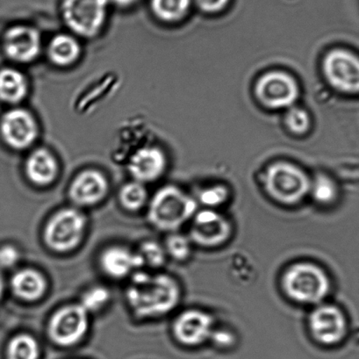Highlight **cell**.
Masks as SVG:
<instances>
[{
	"label": "cell",
	"instance_id": "cell-1",
	"mask_svg": "<svg viewBox=\"0 0 359 359\" xmlns=\"http://www.w3.org/2000/svg\"><path fill=\"white\" fill-rule=\"evenodd\" d=\"M127 301L135 315L154 318L167 315L179 305V283L166 274L135 271L127 289Z\"/></svg>",
	"mask_w": 359,
	"mask_h": 359
},
{
	"label": "cell",
	"instance_id": "cell-2",
	"mask_svg": "<svg viewBox=\"0 0 359 359\" xmlns=\"http://www.w3.org/2000/svg\"><path fill=\"white\" fill-rule=\"evenodd\" d=\"M282 288L292 302L303 305H319L330 294L331 284L326 271L316 264L299 262L285 271Z\"/></svg>",
	"mask_w": 359,
	"mask_h": 359
},
{
	"label": "cell",
	"instance_id": "cell-3",
	"mask_svg": "<svg viewBox=\"0 0 359 359\" xmlns=\"http://www.w3.org/2000/svg\"><path fill=\"white\" fill-rule=\"evenodd\" d=\"M198 211V202L180 188L168 186L156 191L149 204L148 217L156 229L176 232L191 221Z\"/></svg>",
	"mask_w": 359,
	"mask_h": 359
},
{
	"label": "cell",
	"instance_id": "cell-4",
	"mask_svg": "<svg viewBox=\"0 0 359 359\" xmlns=\"http://www.w3.org/2000/svg\"><path fill=\"white\" fill-rule=\"evenodd\" d=\"M311 181L302 170L287 163H278L267 170V193L278 203L294 205L309 194Z\"/></svg>",
	"mask_w": 359,
	"mask_h": 359
},
{
	"label": "cell",
	"instance_id": "cell-5",
	"mask_svg": "<svg viewBox=\"0 0 359 359\" xmlns=\"http://www.w3.org/2000/svg\"><path fill=\"white\" fill-rule=\"evenodd\" d=\"M86 226L82 212L74 208L62 209L48 221L44 230L45 243L54 252H71L81 242Z\"/></svg>",
	"mask_w": 359,
	"mask_h": 359
},
{
	"label": "cell",
	"instance_id": "cell-6",
	"mask_svg": "<svg viewBox=\"0 0 359 359\" xmlns=\"http://www.w3.org/2000/svg\"><path fill=\"white\" fill-rule=\"evenodd\" d=\"M109 0H64L62 13L66 25L79 36L93 37L106 22Z\"/></svg>",
	"mask_w": 359,
	"mask_h": 359
},
{
	"label": "cell",
	"instance_id": "cell-7",
	"mask_svg": "<svg viewBox=\"0 0 359 359\" xmlns=\"http://www.w3.org/2000/svg\"><path fill=\"white\" fill-rule=\"evenodd\" d=\"M88 313L79 304L59 309L48 324L50 339L62 347H71L83 339L88 330Z\"/></svg>",
	"mask_w": 359,
	"mask_h": 359
},
{
	"label": "cell",
	"instance_id": "cell-8",
	"mask_svg": "<svg viewBox=\"0 0 359 359\" xmlns=\"http://www.w3.org/2000/svg\"><path fill=\"white\" fill-rule=\"evenodd\" d=\"M232 236V225L224 215L214 209L197 211L191 219L190 239L203 248H217Z\"/></svg>",
	"mask_w": 359,
	"mask_h": 359
},
{
	"label": "cell",
	"instance_id": "cell-9",
	"mask_svg": "<svg viewBox=\"0 0 359 359\" xmlns=\"http://www.w3.org/2000/svg\"><path fill=\"white\" fill-rule=\"evenodd\" d=\"M309 327L317 343L324 346H334L346 336V317L337 306L319 304L310 313Z\"/></svg>",
	"mask_w": 359,
	"mask_h": 359
},
{
	"label": "cell",
	"instance_id": "cell-10",
	"mask_svg": "<svg viewBox=\"0 0 359 359\" xmlns=\"http://www.w3.org/2000/svg\"><path fill=\"white\" fill-rule=\"evenodd\" d=\"M324 73L330 85L340 92L359 93V58L350 52L336 50L327 54Z\"/></svg>",
	"mask_w": 359,
	"mask_h": 359
},
{
	"label": "cell",
	"instance_id": "cell-11",
	"mask_svg": "<svg viewBox=\"0 0 359 359\" xmlns=\"http://www.w3.org/2000/svg\"><path fill=\"white\" fill-rule=\"evenodd\" d=\"M215 327V320L210 313L194 309L177 317L173 323V334L184 346L197 347L210 339Z\"/></svg>",
	"mask_w": 359,
	"mask_h": 359
},
{
	"label": "cell",
	"instance_id": "cell-12",
	"mask_svg": "<svg viewBox=\"0 0 359 359\" xmlns=\"http://www.w3.org/2000/svg\"><path fill=\"white\" fill-rule=\"evenodd\" d=\"M256 93L264 106L271 108H283L292 106L297 100V83L290 76L283 72L268 73L259 80Z\"/></svg>",
	"mask_w": 359,
	"mask_h": 359
},
{
	"label": "cell",
	"instance_id": "cell-13",
	"mask_svg": "<svg viewBox=\"0 0 359 359\" xmlns=\"http://www.w3.org/2000/svg\"><path fill=\"white\" fill-rule=\"evenodd\" d=\"M0 131L6 144L15 149L29 148L38 135L33 115L22 108H15L4 114L0 121Z\"/></svg>",
	"mask_w": 359,
	"mask_h": 359
},
{
	"label": "cell",
	"instance_id": "cell-14",
	"mask_svg": "<svg viewBox=\"0 0 359 359\" xmlns=\"http://www.w3.org/2000/svg\"><path fill=\"white\" fill-rule=\"evenodd\" d=\"M4 50L12 60L27 64L36 59L41 48L40 33L29 26H15L6 31Z\"/></svg>",
	"mask_w": 359,
	"mask_h": 359
},
{
	"label": "cell",
	"instance_id": "cell-15",
	"mask_svg": "<svg viewBox=\"0 0 359 359\" xmlns=\"http://www.w3.org/2000/svg\"><path fill=\"white\" fill-rule=\"evenodd\" d=\"M108 183L102 173L95 170L83 172L76 177L69 187V198L79 205L99 203L106 196Z\"/></svg>",
	"mask_w": 359,
	"mask_h": 359
},
{
	"label": "cell",
	"instance_id": "cell-16",
	"mask_svg": "<svg viewBox=\"0 0 359 359\" xmlns=\"http://www.w3.org/2000/svg\"><path fill=\"white\" fill-rule=\"evenodd\" d=\"M166 166L165 156L161 149L146 147L139 149L128 163V170L135 181L152 182L161 177Z\"/></svg>",
	"mask_w": 359,
	"mask_h": 359
},
{
	"label": "cell",
	"instance_id": "cell-17",
	"mask_svg": "<svg viewBox=\"0 0 359 359\" xmlns=\"http://www.w3.org/2000/svg\"><path fill=\"white\" fill-rule=\"evenodd\" d=\"M100 264L104 273L114 278H123L134 274L144 266L140 254L118 246L104 250Z\"/></svg>",
	"mask_w": 359,
	"mask_h": 359
},
{
	"label": "cell",
	"instance_id": "cell-18",
	"mask_svg": "<svg viewBox=\"0 0 359 359\" xmlns=\"http://www.w3.org/2000/svg\"><path fill=\"white\" fill-rule=\"evenodd\" d=\"M26 172L31 182L37 186H48L57 179V160L47 149H38L27 158Z\"/></svg>",
	"mask_w": 359,
	"mask_h": 359
},
{
	"label": "cell",
	"instance_id": "cell-19",
	"mask_svg": "<svg viewBox=\"0 0 359 359\" xmlns=\"http://www.w3.org/2000/svg\"><path fill=\"white\" fill-rule=\"evenodd\" d=\"M11 287L17 297L26 302H34L43 297L47 289V282L39 271L24 269L13 277Z\"/></svg>",
	"mask_w": 359,
	"mask_h": 359
},
{
	"label": "cell",
	"instance_id": "cell-20",
	"mask_svg": "<svg viewBox=\"0 0 359 359\" xmlns=\"http://www.w3.org/2000/svg\"><path fill=\"white\" fill-rule=\"evenodd\" d=\"M29 93L27 79L15 69L0 71V100L8 104L22 102Z\"/></svg>",
	"mask_w": 359,
	"mask_h": 359
},
{
	"label": "cell",
	"instance_id": "cell-21",
	"mask_svg": "<svg viewBox=\"0 0 359 359\" xmlns=\"http://www.w3.org/2000/svg\"><path fill=\"white\" fill-rule=\"evenodd\" d=\"M81 52L80 45L74 37L58 34L48 45V53L50 60L58 66H69L78 60Z\"/></svg>",
	"mask_w": 359,
	"mask_h": 359
},
{
	"label": "cell",
	"instance_id": "cell-22",
	"mask_svg": "<svg viewBox=\"0 0 359 359\" xmlns=\"http://www.w3.org/2000/svg\"><path fill=\"white\" fill-rule=\"evenodd\" d=\"M6 359H40L41 348L36 339L22 334L9 341L6 352Z\"/></svg>",
	"mask_w": 359,
	"mask_h": 359
},
{
	"label": "cell",
	"instance_id": "cell-23",
	"mask_svg": "<svg viewBox=\"0 0 359 359\" xmlns=\"http://www.w3.org/2000/svg\"><path fill=\"white\" fill-rule=\"evenodd\" d=\"M190 0H151V8L156 17L165 22H177L189 8Z\"/></svg>",
	"mask_w": 359,
	"mask_h": 359
},
{
	"label": "cell",
	"instance_id": "cell-24",
	"mask_svg": "<svg viewBox=\"0 0 359 359\" xmlns=\"http://www.w3.org/2000/svg\"><path fill=\"white\" fill-rule=\"evenodd\" d=\"M148 194L144 184L130 182L121 188L120 201L121 205L128 210L137 211L141 209L147 201Z\"/></svg>",
	"mask_w": 359,
	"mask_h": 359
},
{
	"label": "cell",
	"instance_id": "cell-25",
	"mask_svg": "<svg viewBox=\"0 0 359 359\" xmlns=\"http://www.w3.org/2000/svg\"><path fill=\"white\" fill-rule=\"evenodd\" d=\"M309 194H311L316 203L327 205L337 200V188L330 177L318 176L311 182Z\"/></svg>",
	"mask_w": 359,
	"mask_h": 359
},
{
	"label": "cell",
	"instance_id": "cell-26",
	"mask_svg": "<svg viewBox=\"0 0 359 359\" xmlns=\"http://www.w3.org/2000/svg\"><path fill=\"white\" fill-rule=\"evenodd\" d=\"M165 252L173 259L186 261L189 259L193 250V242L189 236L173 232L166 240Z\"/></svg>",
	"mask_w": 359,
	"mask_h": 359
},
{
	"label": "cell",
	"instance_id": "cell-27",
	"mask_svg": "<svg viewBox=\"0 0 359 359\" xmlns=\"http://www.w3.org/2000/svg\"><path fill=\"white\" fill-rule=\"evenodd\" d=\"M109 299L110 292L106 287H94L83 294L79 305L87 313H94L103 309L109 302Z\"/></svg>",
	"mask_w": 359,
	"mask_h": 359
},
{
	"label": "cell",
	"instance_id": "cell-28",
	"mask_svg": "<svg viewBox=\"0 0 359 359\" xmlns=\"http://www.w3.org/2000/svg\"><path fill=\"white\" fill-rule=\"evenodd\" d=\"M138 253L140 254L144 264H147L151 267L162 266L166 260L165 249L154 241L142 243Z\"/></svg>",
	"mask_w": 359,
	"mask_h": 359
},
{
	"label": "cell",
	"instance_id": "cell-29",
	"mask_svg": "<svg viewBox=\"0 0 359 359\" xmlns=\"http://www.w3.org/2000/svg\"><path fill=\"white\" fill-rule=\"evenodd\" d=\"M228 190L224 187L207 188L201 191L198 202L207 209H214L225 203L228 200Z\"/></svg>",
	"mask_w": 359,
	"mask_h": 359
},
{
	"label": "cell",
	"instance_id": "cell-30",
	"mask_svg": "<svg viewBox=\"0 0 359 359\" xmlns=\"http://www.w3.org/2000/svg\"><path fill=\"white\" fill-rule=\"evenodd\" d=\"M285 123L294 133L303 134L309 130L310 118L305 110L294 107L289 110L285 115Z\"/></svg>",
	"mask_w": 359,
	"mask_h": 359
},
{
	"label": "cell",
	"instance_id": "cell-31",
	"mask_svg": "<svg viewBox=\"0 0 359 359\" xmlns=\"http://www.w3.org/2000/svg\"><path fill=\"white\" fill-rule=\"evenodd\" d=\"M209 340H211L218 348H228L235 344L236 338L231 331L224 329L217 330L215 327Z\"/></svg>",
	"mask_w": 359,
	"mask_h": 359
},
{
	"label": "cell",
	"instance_id": "cell-32",
	"mask_svg": "<svg viewBox=\"0 0 359 359\" xmlns=\"http://www.w3.org/2000/svg\"><path fill=\"white\" fill-rule=\"evenodd\" d=\"M20 259L19 250L13 245H6L0 248V267L11 268Z\"/></svg>",
	"mask_w": 359,
	"mask_h": 359
},
{
	"label": "cell",
	"instance_id": "cell-33",
	"mask_svg": "<svg viewBox=\"0 0 359 359\" xmlns=\"http://www.w3.org/2000/svg\"><path fill=\"white\" fill-rule=\"evenodd\" d=\"M197 2L203 11L215 13L224 8L229 0H197Z\"/></svg>",
	"mask_w": 359,
	"mask_h": 359
},
{
	"label": "cell",
	"instance_id": "cell-34",
	"mask_svg": "<svg viewBox=\"0 0 359 359\" xmlns=\"http://www.w3.org/2000/svg\"><path fill=\"white\" fill-rule=\"evenodd\" d=\"M137 1L138 0H113L114 4L121 8H128V6L135 5Z\"/></svg>",
	"mask_w": 359,
	"mask_h": 359
},
{
	"label": "cell",
	"instance_id": "cell-35",
	"mask_svg": "<svg viewBox=\"0 0 359 359\" xmlns=\"http://www.w3.org/2000/svg\"><path fill=\"white\" fill-rule=\"evenodd\" d=\"M3 291H4V282H3L2 277L0 276V299L2 297Z\"/></svg>",
	"mask_w": 359,
	"mask_h": 359
}]
</instances>
